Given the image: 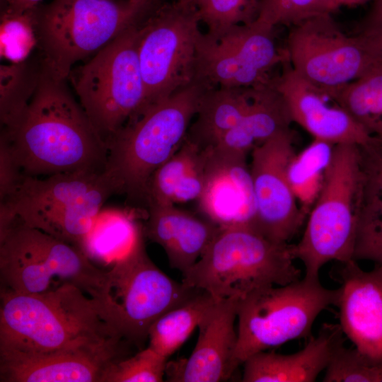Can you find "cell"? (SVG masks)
Returning a JSON list of instances; mask_svg holds the SVG:
<instances>
[{
    "label": "cell",
    "instance_id": "6da1fadb",
    "mask_svg": "<svg viewBox=\"0 0 382 382\" xmlns=\"http://www.w3.org/2000/svg\"><path fill=\"white\" fill-rule=\"evenodd\" d=\"M64 82L42 67L25 105L3 127L23 175L105 171L107 145Z\"/></svg>",
    "mask_w": 382,
    "mask_h": 382
},
{
    "label": "cell",
    "instance_id": "7a4b0ae2",
    "mask_svg": "<svg viewBox=\"0 0 382 382\" xmlns=\"http://www.w3.org/2000/svg\"><path fill=\"white\" fill-rule=\"evenodd\" d=\"M0 299V352H47L92 340L122 339L96 301L71 284L35 294L1 288Z\"/></svg>",
    "mask_w": 382,
    "mask_h": 382
},
{
    "label": "cell",
    "instance_id": "3957f363",
    "mask_svg": "<svg viewBox=\"0 0 382 382\" xmlns=\"http://www.w3.org/2000/svg\"><path fill=\"white\" fill-rule=\"evenodd\" d=\"M207 89L193 81L148 107L108 141L105 172L117 194L146 207L151 176L183 144Z\"/></svg>",
    "mask_w": 382,
    "mask_h": 382
},
{
    "label": "cell",
    "instance_id": "277c9868",
    "mask_svg": "<svg viewBox=\"0 0 382 382\" xmlns=\"http://www.w3.org/2000/svg\"><path fill=\"white\" fill-rule=\"evenodd\" d=\"M369 177L364 150L335 145L319 195L306 218L303 233L291 251L304 266L306 279H319L328 262L353 260L358 223Z\"/></svg>",
    "mask_w": 382,
    "mask_h": 382
},
{
    "label": "cell",
    "instance_id": "5b68a950",
    "mask_svg": "<svg viewBox=\"0 0 382 382\" xmlns=\"http://www.w3.org/2000/svg\"><path fill=\"white\" fill-rule=\"evenodd\" d=\"M162 3L143 0H52L33 9L42 67L66 81L73 65L97 52Z\"/></svg>",
    "mask_w": 382,
    "mask_h": 382
},
{
    "label": "cell",
    "instance_id": "8992f818",
    "mask_svg": "<svg viewBox=\"0 0 382 382\" xmlns=\"http://www.w3.org/2000/svg\"><path fill=\"white\" fill-rule=\"evenodd\" d=\"M292 244L274 242L251 227H220L182 282L204 290L215 299L242 298L265 286L285 285L301 279Z\"/></svg>",
    "mask_w": 382,
    "mask_h": 382
},
{
    "label": "cell",
    "instance_id": "52a82bcc",
    "mask_svg": "<svg viewBox=\"0 0 382 382\" xmlns=\"http://www.w3.org/2000/svg\"><path fill=\"white\" fill-rule=\"evenodd\" d=\"M144 237L143 232L130 250L106 271L94 299L108 325L129 344L142 342L158 318L199 290L162 272L148 256Z\"/></svg>",
    "mask_w": 382,
    "mask_h": 382
},
{
    "label": "cell",
    "instance_id": "ba28073f",
    "mask_svg": "<svg viewBox=\"0 0 382 382\" xmlns=\"http://www.w3.org/2000/svg\"><path fill=\"white\" fill-rule=\"evenodd\" d=\"M144 22L125 29L98 51L73 80L81 106L105 144L144 108L138 56Z\"/></svg>",
    "mask_w": 382,
    "mask_h": 382
},
{
    "label": "cell",
    "instance_id": "9c48e42d",
    "mask_svg": "<svg viewBox=\"0 0 382 382\" xmlns=\"http://www.w3.org/2000/svg\"><path fill=\"white\" fill-rule=\"evenodd\" d=\"M338 294V288L305 278L245 294L238 301L235 368L255 353L308 336L318 315L335 306Z\"/></svg>",
    "mask_w": 382,
    "mask_h": 382
},
{
    "label": "cell",
    "instance_id": "30bf717a",
    "mask_svg": "<svg viewBox=\"0 0 382 382\" xmlns=\"http://www.w3.org/2000/svg\"><path fill=\"white\" fill-rule=\"evenodd\" d=\"M105 272L76 246L16 221L0 233L1 288L35 294L71 284L95 299Z\"/></svg>",
    "mask_w": 382,
    "mask_h": 382
},
{
    "label": "cell",
    "instance_id": "8fae6325",
    "mask_svg": "<svg viewBox=\"0 0 382 382\" xmlns=\"http://www.w3.org/2000/svg\"><path fill=\"white\" fill-rule=\"evenodd\" d=\"M200 23L196 6L171 1L142 23L138 47L145 90L142 112L194 81Z\"/></svg>",
    "mask_w": 382,
    "mask_h": 382
},
{
    "label": "cell",
    "instance_id": "7c38bea8",
    "mask_svg": "<svg viewBox=\"0 0 382 382\" xmlns=\"http://www.w3.org/2000/svg\"><path fill=\"white\" fill-rule=\"evenodd\" d=\"M274 28L257 21L238 25L218 35L201 33L194 81L207 88L256 87L272 83V71L289 62L278 47Z\"/></svg>",
    "mask_w": 382,
    "mask_h": 382
},
{
    "label": "cell",
    "instance_id": "4fadbf2b",
    "mask_svg": "<svg viewBox=\"0 0 382 382\" xmlns=\"http://www.w3.org/2000/svg\"><path fill=\"white\" fill-rule=\"evenodd\" d=\"M285 48L294 70L324 91L357 80L382 65L357 35L349 36L340 28L332 13L290 27Z\"/></svg>",
    "mask_w": 382,
    "mask_h": 382
},
{
    "label": "cell",
    "instance_id": "5bb4252c",
    "mask_svg": "<svg viewBox=\"0 0 382 382\" xmlns=\"http://www.w3.org/2000/svg\"><path fill=\"white\" fill-rule=\"evenodd\" d=\"M294 142L290 129L251 151L250 171L255 203L253 228L279 243H289L307 218L288 179V166L296 154Z\"/></svg>",
    "mask_w": 382,
    "mask_h": 382
},
{
    "label": "cell",
    "instance_id": "9a60e30c",
    "mask_svg": "<svg viewBox=\"0 0 382 382\" xmlns=\"http://www.w3.org/2000/svg\"><path fill=\"white\" fill-rule=\"evenodd\" d=\"M106 173H57L46 178L23 175L13 192L0 202V232L13 220L26 226L116 195Z\"/></svg>",
    "mask_w": 382,
    "mask_h": 382
},
{
    "label": "cell",
    "instance_id": "2e32d148",
    "mask_svg": "<svg viewBox=\"0 0 382 382\" xmlns=\"http://www.w3.org/2000/svg\"><path fill=\"white\" fill-rule=\"evenodd\" d=\"M127 344L110 337L47 352H0V381L103 382Z\"/></svg>",
    "mask_w": 382,
    "mask_h": 382
},
{
    "label": "cell",
    "instance_id": "e0dca14e",
    "mask_svg": "<svg viewBox=\"0 0 382 382\" xmlns=\"http://www.w3.org/2000/svg\"><path fill=\"white\" fill-rule=\"evenodd\" d=\"M282 66L272 85L284 100L292 122L314 139L333 145L355 144L365 151L374 147L376 138L345 109L331 103L333 100L321 88L301 77L289 62Z\"/></svg>",
    "mask_w": 382,
    "mask_h": 382
},
{
    "label": "cell",
    "instance_id": "ac0fdd59",
    "mask_svg": "<svg viewBox=\"0 0 382 382\" xmlns=\"http://www.w3.org/2000/svg\"><path fill=\"white\" fill-rule=\"evenodd\" d=\"M340 263L339 324L355 348L382 366V265L366 271L354 260Z\"/></svg>",
    "mask_w": 382,
    "mask_h": 382
},
{
    "label": "cell",
    "instance_id": "d6986e66",
    "mask_svg": "<svg viewBox=\"0 0 382 382\" xmlns=\"http://www.w3.org/2000/svg\"><path fill=\"white\" fill-rule=\"evenodd\" d=\"M204 151V187L197 199L203 216L219 227L253 228L255 203L247 154L214 146Z\"/></svg>",
    "mask_w": 382,
    "mask_h": 382
},
{
    "label": "cell",
    "instance_id": "ffe728a7",
    "mask_svg": "<svg viewBox=\"0 0 382 382\" xmlns=\"http://www.w3.org/2000/svg\"><path fill=\"white\" fill-rule=\"evenodd\" d=\"M240 299L232 297L214 303L197 327L198 339L190 357L167 362L168 381L218 382L230 378L236 369L235 321Z\"/></svg>",
    "mask_w": 382,
    "mask_h": 382
},
{
    "label": "cell",
    "instance_id": "44dd1931",
    "mask_svg": "<svg viewBox=\"0 0 382 382\" xmlns=\"http://www.w3.org/2000/svg\"><path fill=\"white\" fill-rule=\"evenodd\" d=\"M146 209L144 236L163 248L170 266L182 274L202 256L220 228L175 204H149Z\"/></svg>",
    "mask_w": 382,
    "mask_h": 382
},
{
    "label": "cell",
    "instance_id": "7402d4cb",
    "mask_svg": "<svg viewBox=\"0 0 382 382\" xmlns=\"http://www.w3.org/2000/svg\"><path fill=\"white\" fill-rule=\"evenodd\" d=\"M339 323H323L318 335L290 354L262 351L244 363L243 382H313L325 370L335 350L345 343Z\"/></svg>",
    "mask_w": 382,
    "mask_h": 382
},
{
    "label": "cell",
    "instance_id": "603a6c76",
    "mask_svg": "<svg viewBox=\"0 0 382 382\" xmlns=\"http://www.w3.org/2000/svg\"><path fill=\"white\" fill-rule=\"evenodd\" d=\"M291 122L286 103L272 81L257 88L246 114L214 147L248 154L256 146L290 129Z\"/></svg>",
    "mask_w": 382,
    "mask_h": 382
},
{
    "label": "cell",
    "instance_id": "cb8c5ba5",
    "mask_svg": "<svg viewBox=\"0 0 382 382\" xmlns=\"http://www.w3.org/2000/svg\"><path fill=\"white\" fill-rule=\"evenodd\" d=\"M256 87H216L204 93L186 139L201 149L216 145L243 117Z\"/></svg>",
    "mask_w": 382,
    "mask_h": 382
},
{
    "label": "cell",
    "instance_id": "d4e9b609",
    "mask_svg": "<svg viewBox=\"0 0 382 382\" xmlns=\"http://www.w3.org/2000/svg\"><path fill=\"white\" fill-rule=\"evenodd\" d=\"M134 212L101 209L78 248L92 262L112 265L127 254L143 233Z\"/></svg>",
    "mask_w": 382,
    "mask_h": 382
},
{
    "label": "cell",
    "instance_id": "484cf974",
    "mask_svg": "<svg viewBox=\"0 0 382 382\" xmlns=\"http://www.w3.org/2000/svg\"><path fill=\"white\" fill-rule=\"evenodd\" d=\"M216 301L208 292L199 289L151 325L148 332V347L168 359L184 344Z\"/></svg>",
    "mask_w": 382,
    "mask_h": 382
},
{
    "label": "cell",
    "instance_id": "4316f807",
    "mask_svg": "<svg viewBox=\"0 0 382 382\" xmlns=\"http://www.w3.org/2000/svg\"><path fill=\"white\" fill-rule=\"evenodd\" d=\"M324 91L374 137L382 139V65L357 80Z\"/></svg>",
    "mask_w": 382,
    "mask_h": 382
},
{
    "label": "cell",
    "instance_id": "83f0119b",
    "mask_svg": "<svg viewBox=\"0 0 382 382\" xmlns=\"http://www.w3.org/2000/svg\"><path fill=\"white\" fill-rule=\"evenodd\" d=\"M334 146L329 142L314 139L289 162V182L301 210L307 216L321 190Z\"/></svg>",
    "mask_w": 382,
    "mask_h": 382
},
{
    "label": "cell",
    "instance_id": "f1b7e54d",
    "mask_svg": "<svg viewBox=\"0 0 382 382\" xmlns=\"http://www.w3.org/2000/svg\"><path fill=\"white\" fill-rule=\"evenodd\" d=\"M203 149L185 139L180 149L151 176L146 189V208L149 204H174L173 196L202 157Z\"/></svg>",
    "mask_w": 382,
    "mask_h": 382
},
{
    "label": "cell",
    "instance_id": "f546056e",
    "mask_svg": "<svg viewBox=\"0 0 382 382\" xmlns=\"http://www.w3.org/2000/svg\"><path fill=\"white\" fill-rule=\"evenodd\" d=\"M353 260L382 265V194L369 181L359 215Z\"/></svg>",
    "mask_w": 382,
    "mask_h": 382
},
{
    "label": "cell",
    "instance_id": "4dcf8cb0",
    "mask_svg": "<svg viewBox=\"0 0 382 382\" xmlns=\"http://www.w3.org/2000/svg\"><path fill=\"white\" fill-rule=\"evenodd\" d=\"M260 0H199L196 7L207 33L218 35L238 25L256 21Z\"/></svg>",
    "mask_w": 382,
    "mask_h": 382
},
{
    "label": "cell",
    "instance_id": "1f68e13d",
    "mask_svg": "<svg viewBox=\"0 0 382 382\" xmlns=\"http://www.w3.org/2000/svg\"><path fill=\"white\" fill-rule=\"evenodd\" d=\"M337 10L333 0H260L256 21L274 28L278 25L291 27Z\"/></svg>",
    "mask_w": 382,
    "mask_h": 382
},
{
    "label": "cell",
    "instance_id": "d6a6232c",
    "mask_svg": "<svg viewBox=\"0 0 382 382\" xmlns=\"http://www.w3.org/2000/svg\"><path fill=\"white\" fill-rule=\"evenodd\" d=\"M1 56L21 64L37 45L33 10L3 11L1 17Z\"/></svg>",
    "mask_w": 382,
    "mask_h": 382
},
{
    "label": "cell",
    "instance_id": "836d02e7",
    "mask_svg": "<svg viewBox=\"0 0 382 382\" xmlns=\"http://www.w3.org/2000/svg\"><path fill=\"white\" fill-rule=\"evenodd\" d=\"M324 382H381L382 366L373 362L357 348L344 344L334 352L326 369Z\"/></svg>",
    "mask_w": 382,
    "mask_h": 382
},
{
    "label": "cell",
    "instance_id": "e575fe53",
    "mask_svg": "<svg viewBox=\"0 0 382 382\" xmlns=\"http://www.w3.org/2000/svg\"><path fill=\"white\" fill-rule=\"evenodd\" d=\"M167 359L147 347L115 362L105 375L103 382L163 381Z\"/></svg>",
    "mask_w": 382,
    "mask_h": 382
},
{
    "label": "cell",
    "instance_id": "d590c367",
    "mask_svg": "<svg viewBox=\"0 0 382 382\" xmlns=\"http://www.w3.org/2000/svg\"><path fill=\"white\" fill-rule=\"evenodd\" d=\"M23 173L17 165L6 140L0 137V201L16 189Z\"/></svg>",
    "mask_w": 382,
    "mask_h": 382
},
{
    "label": "cell",
    "instance_id": "8d00e7d4",
    "mask_svg": "<svg viewBox=\"0 0 382 382\" xmlns=\"http://www.w3.org/2000/svg\"><path fill=\"white\" fill-rule=\"evenodd\" d=\"M357 35L368 52L382 64V26L361 30Z\"/></svg>",
    "mask_w": 382,
    "mask_h": 382
},
{
    "label": "cell",
    "instance_id": "74e56055",
    "mask_svg": "<svg viewBox=\"0 0 382 382\" xmlns=\"http://www.w3.org/2000/svg\"><path fill=\"white\" fill-rule=\"evenodd\" d=\"M364 154L369 181L382 194V158L373 151Z\"/></svg>",
    "mask_w": 382,
    "mask_h": 382
},
{
    "label": "cell",
    "instance_id": "f35d334b",
    "mask_svg": "<svg viewBox=\"0 0 382 382\" xmlns=\"http://www.w3.org/2000/svg\"><path fill=\"white\" fill-rule=\"evenodd\" d=\"M379 26H382V0H374L370 11L359 25V31Z\"/></svg>",
    "mask_w": 382,
    "mask_h": 382
},
{
    "label": "cell",
    "instance_id": "ab89813d",
    "mask_svg": "<svg viewBox=\"0 0 382 382\" xmlns=\"http://www.w3.org/2000/svg\"><path fill=\"white\" fill-rule=\"evenodd\" d=\"M2 0H1V1ZM42 0H3V11L23 13L31 11L39 6Z\"/></svg>",
    "mask_w": 382,
    "mask_h": 382
},
{
    "label": "cell",
    "instance_id": "60d3db41",
    "mask_svg": "<svg viewBox=\"0 0 382 382\" xmlns=\"http://www.w3.org/2000/svg\"><path fill=\"white\" fill-rule=\"evenodd\" d=\"M368 1L369 0H333L337 9L341 6L354 7L363 4Z\"/></svg>",
    "mask_w": 382,
    "mask_h": 382
},
{
    "label": "cell",
    "instance_id": "b9f144b4",
    "mask_svg": "<svg viewBox=\"0 0 382 382\" xmlns=\"http://www.w3.org/2000/svg\"><path fill=\"white\" fill-rule=\"evenodd\" d=\"M377 139L376 144L371 151L382 158V139L376 137Z\"/></svg>",
    "mask_w": 382,
    "mask_h": 382
},
{
    "label": "cell",
    "instance_id": "7bdbcfd3",
    "mask_svg": "<svg viewBox=\"0 0 382 382\" xmlns=\"http://www.w3.org/2000/svg\"><path fill=\"white\" fill-rule=\"evenodd\" d=\"M171 1H175L182 4L196 6L197 3L199 0H171Z\"/></svg>",
    "mask_w": 382,
    "mask_h": 382
},
{
    "label": "cell",
    "instance_id": "ee69618b",
    "mask_svg": "<svg viewBox=\"0 0 382 382\" xmlns=\"http://www.w3.org/2000/svg\"><path fill=\"white\" fill-rule=\"evenodd\" d=\"M143 1H146L149 2H154V3H161V2L165 1L164 0H143Z\"/></svg>",
    "mask_w": 382,
    "mask_h": 382
}]
</instances>
